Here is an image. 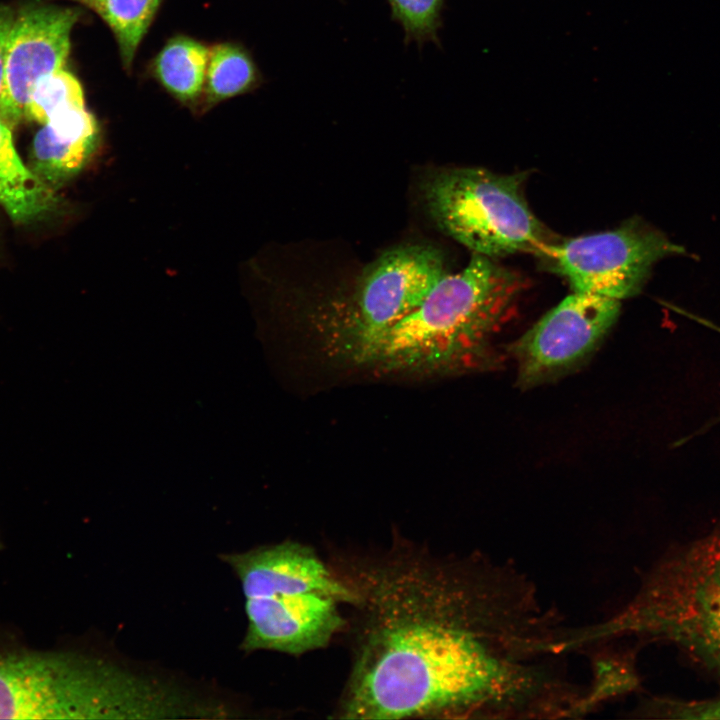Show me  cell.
<instances>
[{
  "label": "cell",
  "instance_id": "cell-1",
  "mask_svg": "<svg viewBox=\"0 0 720 720\" xmlns=\"http://www.w3.org/2000/svg\"><path fill=\"white\" fill-rule=\"evenodd\" d=\"M328 563L350 589L342 719L572 718L568 628L520 571L401 536Z\"/></svg>",
  "mask_w": 720,
  "mask_h": 720
},
{
  "label": "cell",
  "instance_id": "cell-2",
  "mask_svg": "<svg viewBox=\"0 0 720 720\" xmlns=\"http://www.w3.org/2000/svg\"><path fill=\"white\" fill-rule=\"evenodd\" d=\"M221 558L241 585L246 653L301 656L346 630L353 594L312 546L286 539Z\"/></svg>",
  "mask_w": 720,
  "mask_h": 720
},
{
  "label": "cell",
  "instance_id": "cell-3",
  "mask_svg": "<svg viewBox=\"0 0 720 720\" xmlns=\"http://www.w3.org/2000/svg\"><path fill=\"white\" fill-rule=\"evenodd\" d=\"M522 281L495 259L473 253L388 333L377 359L438 371H493L505 356L496 335L512 316Z\"/></svg>",
  "mask_w": 720,
  "mask_h": 720
},
{
  "label": "cell",
  "instance_id": "cell-4",
  "mask_svg": "<svg viewBox=\"0 0 720 720\" xmlns=\"http://www.w3.org/2000/svg\"><path fill=\"white\" fill-rule=\"evenodd\" d=\"M624 636L669 641L720 676V528L661 561L588 644Z\"/></svg>",
  "mask_w": 720,
  "mask_h": 720
},
{
  "label": "cell",
  "instance_id": "cell-5",
  "mask_svg": "<svg viewBox=\"0 0 720 720\" xmlns=\"http://www.w3.org/2000/svg\"><path fill=\"white\" fill-rule=\"evenodd\" d=\"M132 696L127 666L105 656L0 651V719H121Z\"/></svg>",
  "mask_w": 720,
  "mask_h": 720
},
{
  "label": "cell",
  "instance_id": "cell-6",
  "mask_svg": "<svg viewBox=\"0 0 720 720\" xmlns=\"http://www.w3.org/2000/svg\"><path fill=\"white\" fill-rule=\"evenodd\" d=\"M524 180L522 173L452 168L432 176L424 196L439 228L473 253L492 259L519 252L541 255L556 239L530 210Z\"/></svg>",
  "mask_w": 720,
  "mask_h": 720
},
{
  "label": "cell",
  "instance_id": "cell-7",
  "mask_svg": "<svg viewBox=\"0 0 720 720\" xmlns=\"http://www.w3.org/2000/svg\"><path fill=\"white\" fill-rule=\"evenodd\" d=\"M685 253L639 218L614 230L556 240L541 256L564 276L573 292L621 301L641 292L655 263Z\"/></svg>",
  "mask_w": 720,
  "mask_h": 720
},
{
  "label": "cell",
  "instance_id": "cell-8",
  "mask_svg": "<svg viewBox=\"0 0 720 720\" xmlns=\"http://www.w3.org/2000/svg\"><path fill=\"white\" fill-rule=\"evenodd\" d=\"M447 274L441 252L425 244L401 245L371 262L355 294L353 331L360 358H377L390 330Z\"/></svg>",
  "mask_w": 720,
  "mask_h": 720
},
{
  "label": "cell",
  "instance_id": "cell-9",
  "mask_svg": "<svg viewBox=\"0 0 720 720\" xmlns=\"http://www.w3.org/2000/svg\"><path fill=\"white\" fill-rule=\"evenodd\" d=\"M621 301L573 292L549 310L506 353L524 389L552 381L579 367L616 322Z\"/></svg>",
  "mask_w": 720,
  "mask_h": 720
},
{
  "label": "cell",
  "instance_id": "cell-10",
  "mask_svg": "<svg viewBox=\"0 0 720 720\" xmlns=\"http://www.w3.org/2000/svg\"><path fill=\"white\" fill-rule=\"evenodd\" d=\"M79 12L56 6H31L16 15L10 32L0 119L10 128L25 118L36 84L64 69L71 31Z\"/></svg>",
  "mask_w": 720,
  "mask_h": 720
},
{
  "label": "cell",
  "instance_id": "cell-11",
  "mask_svg": "<svg viewBox=\"0 0 720 720\" xmlns=\"http://www.w3.org/2000/svg\"><path fill=\"white\" fill-rule=\"evenodd\" d=\"M96 138V120L85 107L58 112L35 134L30 169L52 188L83 166Z\"/></svg>",
  "mask_w": 720,
  "mask_h": 720
},
{
  "label": "cell",
  "instance_id": "cell-12",
  "mask_svg": "<svg viewBox=\"0 0 720 720\" xmlns=\"http://www.w3.org/2000/svg\"><path fill=\"white\" fill-rule=\"evenodd\" d=\"M52 188L22 162L12 129L0 119V205L12 220L29 223L54 207Z\"/></svg>",
  "mask_w": 720,
  "mask_h": 720
},
{
  "label": "cell",
  "instance_id": "cell-13",
  "mask_svg": "<svg viewBox=\"0 0 720 720\" xmlns=\"http://www.w3.org/2000/svg\"><path fill=\"white\" fill-rule=\"evenodd\" d=\"M210 49L186 37L170 39L156 56L155 77L174 97L193 102L203 93Z\"/></svg>",
  "mask_w": 720,
  "mask_h": 720
},
{
  "label": "cell",
  "instance_id": "cell-14",
  "mask_svg": "<svg viewBox=\"0 0 720 720\" xmlns=\"http://www.w3.org/2000/svg\"><path fill=\"white\" fill-rule=\"evenodd\" d=\"M160 3L161 0H90L86 4L112 30L126 69L132 65Z\"/></svg>",
  "mask_w": 720,
  "mask_h": 720
},
{
  "label": "cell",
  "instance_id": "cell-15",
  "mask_svg": "<svg viewBox=\"0 0 720 720\" xmlns=\"http://www.w3.org/2000/svg\"><path fill=\"white\" fill-rule=\"evenodd\" d=\"M256 69L239 46L222 43L209 52L203 93L207 104H215L248 91L256 83Z\"/></svg>",
  "mask_w": 720,
  "mask_h": 720
},
{
  "label": "cell",
  "instance_id": "cell-16",
  "mask_svg": "<svg viewBox=\"0 0 720 720\" xmlns=\"http://www.w3.org/2000/svg\"><path fill=\"white\" fill-rule=\"evenodd\" d=\"M81 107H85L81 84L73 74L61 69L36 84L27 103L25 119L44 125L58 112Z\"/></svg>",
  "mask_w": 720,
  "mask_h": 720
},
{
  "label": "cell",
  "instance_id": "cell-17",
  "mask_svg": "<svg viewBox=\"0 0 720 720\" xmlns=\"http://www.w3.org/2000/svg\"><path fill=\"white\" fill-rule=\"evenodd\" d=\"M407 33L422 37L436 24L440 0H389Z\"/></svg>",
  "mask_w": 720,
  "mask_h": 720
},
{
  "label": "cell",
  "instance_id": "cell-18",
  "mask_svg": "<svg viewBox=\"0 0 720 720\" xmlns=\"http://www.w3.org/2000/svg\"><path fill=\"white\" fill-rule=\"evenodd\" d=\"M664 711L672 717L686 719H720V697L695 703H666Z\"/></svg>",
  "mask_w": 720,
  "mask_h": 720
},
{
  "label": "cell",
  "instance_id": "cell-19",
  "mask_svg": "<svg viewBox=\"0 0 720 720\" xmlns=\"http://www.w3.org/2000/svg\"><path fill=\"white\" fill-rule=\"evenodd\" d=\"M15 15L8 7L0 8V98L4 88L7 46Z\"/></svg>",
  "mask_w": 720,
  "mask_h": 720
},
{
  "label": "cell",
  "instance_id": "cell-20",
  "mask_svg": "<svg viewBox=\"0 0 720 720\" xmlns=\"http://www.w3.org/2000/svg\"><path fill=\"white\" fill-rule=\"evenodd\" d=\"M76 1L81 2L84 5H86L90 0H76Z\"/></svg>",
  "mask_w": 720,
  "mask_h": 720
}]
</instances>
